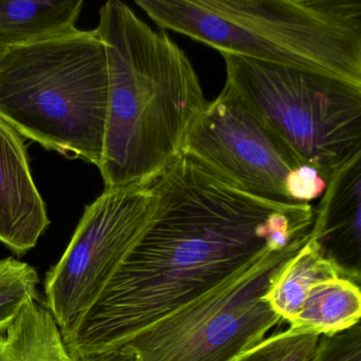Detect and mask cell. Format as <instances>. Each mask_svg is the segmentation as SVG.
I'll list each match as a JSON object with an SVG mask.
<instances>
[{
	"label": "cell",
	"instance_id": "9c48e42d",
	"mask_svg": "<svg viewBox=\"0 0 361 361\" xmlns=\"http://www.w3.org/2000/svg\"><path fill=\"white\" fill-rule=\"evenodd\" d=\"M49 226L24 138L0 119V243L18 257H24Z\"/></svg>",
	"mask_w": 361,
	"mask_h": 361
},
{
	"label": "cell",
	"instance_id": "ffe728a7",
	"mask_svg": "<svg viewBox=\"0 0 361 361\" xmlns=\"http://www.w3.org/2000/svg\"><path fill=\"white\" fill-rule=\"evenodd\" d=\"M236 359H238V358H236ZM236 359H235V360H236ZM235 360H233V361H235Z\"/></svg>",
	"mask_w": 361,
	"mask_h": 361
},
{
	"label": "cell",
	"instance_id": "3957f363",
	"mask_svg": "<svg viewBox=\"0 0 361 361\" xmlns=\"http://www.w3.org/2000/svg\"><path fill=\"white\" fill-rule=\"evenodd\" d=\"M164 30L267 64L361 86L359 0H137Z\"/></svg>",
	"mask_w": 361,
	"mask_h": 361
},
{
	"label": "cell",
	"instance_id": "d6986e66",
	"mask_svg": "<svg viewBox=\"0 0 361 361\" xmlns=\"http://www.w3.org/2000/svg\"><path fill=\"white\" fill-rule=\"evenodd\" d=\"M3 51V49H1V48H0V52Z\"/></svg>",
	"mask_w": 361,
	"mask_h": 361
},
{
	"label": "cell",
	"instance_id": "7c38bea8",
	"mask_svg": "<svg viewBox=\"0 0 361 361\" xmlns=\"http://www.w3.org/2000/svg\"><path fill=\"white\" fill-rule=\"evenodd\" d=\"M0 361H79L63 340L58 323L41 300H31L0 336Z\"/></svg>",
	"mask_w": 361,
	"mask_h": 361
},
{
	"label": "cell",
	"instance_id": "7a4b0ae2",
	"mask_svg": "<svg viewBox=\"0 0 361 361\" xmlns=\"http://www.w3.org/2000/svg\"><path fill=\"white\" fill-rule=\"evenodd\" d=\"M109 92L98 168L105 189L153 181L183 152L208 105L185 52L119 0L100 9Z\"/></svg>",
	"mask_w": 361,
	"mask_h": 361
},
{
	"label": "cell",
	"instance_id": "30bf717a",
	"mask_svg": "<svg viewBox=\"0 0 361 361\" xmlns=\"http://www.w3.org/2000/svg\"><path fill=\"white\" fill-rule=\"evenodd\" d=\"M361 158L327 183L310 238L342 278L361 282Z\"/></svg>",
	"mask_w": 361,
	"mask_h": 361
},
{
	"label": "cell",
	"instance_id": "6da1fadb",
	"mask_svg": "<svg viewBox=\"0 0 361 361\" xmlns=\"http://www.w3.org/2000/svg\"><path fill=\"white\" fill-rule=\"evenodd\" d=\"M155 211L98 299L62 336L81 361L118 350L268 251L310 236L314 207L262 200L181 154L152 181Z\"/></svg>",
	"mask_w": 361,
	"mask_h": 361
},
{
	"label": "cell",
	"instance_id": "9a60e30c",
	"mask_svg": "<svg viewBox=\"0 0 361 361\" xmlns=\"http://www.w3.org/2000/svg\"><path fill=\"white\" fill-rule=\"evenodd\" d=\"M39 274L30 264L12 257L0 259V336L29 301L39 299Z\"/></svg>",
	"mask_w": 361,
	"mask_h": 361
},
{
	"label": "cell",
	"instance_id": "2e32d148",
	"mask_svg": "<svg viewBox=\"0 0 361 361\" xmlns=\"http://www.w3.org/2000/svg\"><path fill=\"white\" fill-rule=\"evenodd\" d=\"M320 336L316 333L286 331L265 338L235 361H310Z\"/></svg>",
	"mask_w": 361,
	"mask_h": 361
},
{
	"label": "cell",
	"instance_id": "ba28073f",
	"mask_svg": "<svg viewBox=\"0 0 361 361\" xmlns=\"http://www.w3.org/2000/svg\"><path fill=\"white\" fill-rule=\"evenodd\" d=\"M181 154L251 195L295 204L289 189L303 166L227 84L192 126Z\"/></svg>",
	"mask_w": 361,
	"mask_h": 361
},
{
	"label": "cell",
	"instance_id": "5b68a950",
	"mask_svg": "<svg viewBox=\"0 0 361 361\" xmlns=\"http://www.w3.org/2000/svg\"><path fill=\"white\" fill-rule=\"evenodd\" d=\"M221 56L226 84L326 185L361 158V86L236 54Z\"/></svg>",
	"mask_w": 361,
	"mask_h": 361
},
{
	"label": "cell",
	"instance_id": "e0dca14e",
	"mask_svg": "<svg viewBox=\"0 0 361 361\" xmlns=\"http://www.w3.org/2000/svg\"><path fill=\"white\" fill-rule=\"evenodd\" d=\"M310 361H361V325L321 335Z\"/></svg>",
	"mask_w": 361,
	"mask_h": 361
},
{
	"label": "cell",
	"instance_id": "52a82bcc",
	"mask_svg": "<svg viewBox=\"0 0 361 361\" xmlns=\"http://www.w3.org/2000/svg\"><path fill=\"white\" fill-rule=\"evenodd\" d=\"M152 181L105 189L85 207L75 233L45 279V305L61 331L92 305L151 223Z\"/></svg>",
	"mask_w": 361,
	"mask_h": 361
},
{
	"label": "cell",
	"instance_id": "277c9868",
	"mask_svg": "<svg viewBox=\"0 0 361 361\" xmlns=\"http://www.w3.org/2000/svg\"><path fill=\"white\" fill-rule=\"evenodd\" d=\"M107 92L106 52L97 29L0 52V119L48 151L98 166Z\"/></svg>",
	"mask_w": 361,
	"mask_h": 361
},
{
	"label": "cell",
	"instance_id": "8fae6325",
	"mask_svg": "<svg viewBox=\"0 0 361 361\" xmlns=\"http://www.w3.org/2000/svg\"><path fill=\"white\" fill-rule=\"evenodd\" d=\"M83 0H0V48L26 45L75 30Z\"/></svg>",
	"mask_w": 361,
	"mask_h": 361
},
{
	"label": "cell",
	"instance_id": "5bb4252c",
	"mask_svg": "<svg viewBox=\"0 0 361 361\" xmlns=\"http://www.w3.org/2000/svg\"><path fill=\"white\" fill-rule=\"evenodd\" d=\"M337 276L341 274L335 264L323 257L310 238L285 265L264 299L283 321L290 323L301 310L310 289Z\"/></svg>",
	"mask_w": 361,
	"mask_h": 361
},
{
	"label": "cell",
	"instance_id": "8992f818",
	"mask_svg": "<svg viewBox=\"0 0 361 361\" xmlns=\"http://www.w3.org/2000/svg\"><path fill=\"white\" fill-rule=\"evenodd\" d=\"M310 238L268 251L124 348L136 361L235 360L282 322L264 297Z\"/></svg>",
	"mask_w": 361,
	"mask_h": 361
},
{
	"label": "cell",
	"instance_id": "ac0fdd59",
	"mask_svg": "<svg viewBox=\"0 0 361 361\" xmlns=\"http://www.w3.org/2000/svg\"><path fill=\"white\" fill-rule=\"evenodd\" d=\"M81 361H136V359L132 352L122 346L118 350H107Z\"/></svg>",
	"mask_w": 361,
	"mask_h": 361
},
{
	"label": "cell",
	"instance_id": "4fadbf2b",
	"mask_svg": "<svg viewBox=\"0 0 361 361\" xmlns=\"http://www.w3.org/2000/svg\"><path fill=\"white\" fill-rule=\"evenodd\" d=\"M360 285L337 276L317 283L299 314L289 323L295 331L333 335L360 323Z\"/></svg>",
	"mask_w": 361,
	"mask_h": 361
}]
</instances>
